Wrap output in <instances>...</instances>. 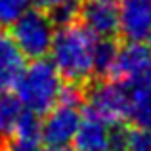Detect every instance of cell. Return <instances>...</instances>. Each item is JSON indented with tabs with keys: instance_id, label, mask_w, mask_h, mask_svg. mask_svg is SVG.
Returning <instances> with one entry per match:
<instances>
[{
	"instance_id": "8992f818",
	"label": "cell",
	"mask_w": 151,
	"mask_h": 151,
	"mask_svg": "<svg viewBox=\"0 0 151 151\" xmlns=\"http://www.w3.org/2000/svg\"><path fill=\"white\" fill-rule=\"evenodd\" d=\"M81 105L58 101L40 119V140L46 145H69L81 122Z\"/></svg>"
},
{
	"instance_id": "e0dca14e",
	"label": "cell",
	"mask_w": 151,
	"mask_h": 151,
	"mask_svg": "<svg viewBox=\"0 0 151 151\" xmlns=\"http://www.w3.org/2000/svg\"><path fill=\"white\" fill-rule=\"evenodd\" d=\"M6 151H44L40 140H25V138H12L6 145Z\"/></svg>"
},
{
	"instance_id": "2e32d148",
	"label": "cell",
	"mask_w": 151,
	"mask_h": 151,
	"mask_svg": "<svg viewBox=\"0 0 151 151\" xmlns=\"http://www.w3.org/2000/svg\"><path fill=\"white\" fill-rule=\"evenodd\" d=\"M48 15L52 17L54 25H59V27L78 21V0H65L58 8L48 12Z\"/></svg>"
},
{
	"instance_id": "6da1fadb",
	"label": "cell",
	"mask_w": 151,
	"mask_h": 151,
	"mask_svg": "<svg viewBox=\"0 0 151 151\" xmlns=\"http://www.w3.org/2000/svg\"><path fill=\"white\" fill-rule=\"evenodd\" d=\"M98 38L78 21L55 29L50 61L63 81L81 84L94 75V48Z\"/></svg>"
},
{
	"instance_id": "30bf717a",
	"label": "cell",
	"mask_w": 151,
	"mask_h": 151,
	"mask_svg": "<svg viewBox=\"0 0 151 151\" xmlns=\"http://www.w3.org/2000/svg\"><path fill=\"white\" fill-rule=\"evenodd\" d=\"M25 67V55L17 48L14 38L0 31V90L14 86Z\"/></svg>"
},
{
	"instance_id": "d6986e66",
	"label": "cell",
	"mask_w": 151,
	"mask_h": 151,
	"mask_svg": "<svg viewBox=\"0 0 151 151\" xmlns=\"http://www.w3.org/2000/svg\"><path fill=\"white\" fill-rule=\"evenodd\" d=\"M44 151H73L69 145H48Z\"/></svg>"
},
{
	"instance_id": "5bb4252c",
	"label": "cell",
	"mask_w": 151,
	"mask_h": 151,
	"mask_svg": "<svg viewBox=\"0 0 151 151\" xmlns=\"http://www.w3.org/2000/svg\"><path fill=\"white\" fill-rule=\"evenodd\" d=\"M33 0H0V29L12 27L27 10H31Z\"/></svg>"
},
{
	"instance_id": "ba28073f",
	"label": "cell",
	"mask_w": 151,
	"mask_h": 151,
	"mask_svg": "<svg viewBox=\"0 0 151 151\" xmlns=\"http://www.w3.org/2000/svg\"><path fill=\"white\" fill-rule=\"evenodd\" d=\"M119 33L126 42L151 38V0H119Z\"/></svg>"
},
{
	"instance_id": "7a4b0ae2",
	"label": "cell",
	"mask_w": 151,
	"mask_h": 151,
	"mask_svg": "<svg viewBox=\"0 0 151 151\" xmlns=\"http://www.w3.org/2000/svg\"><path fill=\"white\" fill-rule=\"evenodd\" d=\"M63 84L65 82L52 61H46L44 58L33 59L14 82V94L27 111L44 115L58 103Z\"/></svg>"
},
{
	"instance_id": "9c48e42d",
	"label": "cell",
	"mask_w": 151,
	"mask_h": 151,
	"mask_svg": "<svg viewBox=\"0 0 151 151\" xmlns=\"http://www.w3.org/2000/svg\"><path fill=\"white\" fill-rule=\"evenodd\" d=\"M113 124L88 111L71 140L73 151H113Z\"/></svg>"
},
{
	"instance_id": "9a60e30c",
	"label": "cell",
	"mask_w": 151,
	"mask_h": 151,
	"mask_svg": "<svg viewBox=\"0 0 151 151\" xmlns=\"http://www.w3.org/2000/svg\"><path fill=\"white\" fill-rule=\"evenodd\" d=\"M14 136L15 138H25V140H40V115L25 109L23 115L19 117V122L15 126Z\"/></svg>"
},
{
	"instance_id": "277c9868",
	"label": "cell",
	"mask_w": 151,
	"mask_h": 151,
	"mask_svg": "<svg viewBox=\"0 0 151 151\" xmlns=\"http://www.w3.org/2000/svg\"><path fill=\"white\" fill-rule=\"evenodd\" d=\"M109 75L126 88L151 82V46L147 42H126L117 50Z\"/></svg>"
},
{
	"instance_id": "3957f363",
	"label": "cell",
	"mask_w": 151,
	"mask_h": 151,
	"mask_svg": "<svg viewBox=\"0 0 151 151\" xmlns=\"http://www.w3.org/2000/svg\"><path fill=\"white\" fill-rule=\"evenodd\" d=\"M54 35L55 25L52 17L38 8H31L12 25L10 37L14 38V42L25 58L42 59L50 54Z\"/></svg>"
},
{
	"instance_id": "52a82bcc",
	"label": "cell",
	"mask_w": 151,
	"mask_h": 151,
	"mask_svg": "<svg viewBox=\"0 0 151 151\" xmlns=\"http://www.w3.org/2000/svg\"><path fill=\"white\" fill-rule=\"evenodd\" d=\"M78 21L96 38L119 33V0H78Z\"/></svg>"
},
{
	"instance_id": "7c38bea8",
	"label": "cell",
	"mask_w": 151,
	"mask_h": 151,
	"mask_svg": "<svg viewBox=\"0 0 151 151\" xmlns=\"http://www.w3.org/2000/svg\"><path fill=\"white\" fill-rule=\"evenodd\" d=\"M25 107L17 100L14 92L0 90V142L10 140L15 132V126L19 122V117L23 115Z\"/></svg>"
},
{
	"instance_id": "4fadbf2b",
	"label": "cell",
	"mask_w": 151,
	"mask_h": 151,
	"mask_svg": "<svg viewBox=\"0 0 151 151\" xmlns=\"http://www.w3.org/2000/svg\"><path fill=\"white\" fill-rule=\"evenodd\" d=\"M117 44L111 38H98L94 48V73L109 75L117 58Z\"/></svg>"
},
{
	"instance_id": "ac0fdd59",
	"label": "cell",
	"mask_w": 151,
	"mask_h": 151,
	"mask_svg": "<svg viewBox=\"0 0 151 151\" xmlns=\"http://www.w3.org/2000/svg\"><path fill=\"white\" fill-rule=\"evenodd\" d=\"M33 2L37 4L38 10H42V12H46V14H48V12H52L54 8H58L59 4H63L65 0H33Z\"/></svg>"
},
{
	"instance_id": "8fae6325",
	"label": "cell",
	"mask_w": 151,
	"mask_h": 151,
	"mask_svg": "<svg viewBox=\"0 0 151 151\" xmlns=\"http://www.w3.org/2000/svg\"><path fill=\"white\" fill-rule=\"evenodd\" d=\"M126 119L138 128L151 130V82L128 88V115Z\"/></svg>"
},
{
	"instance_id": "5b68a950",
	"label": "cell",
	"mask_w": 151,
	"mask_h": 151,
	"mask_svg": "<svg viewBox=\"0 0 151 151\" xmlns=\"http://www.w3.org/2000/svg\"><path fill=\"white\" fill-rule=\"evenodd\" d=\"M88 111L117 126L126 121L128 115V88L119 81L96 82L86 94Z\"/></svg>"
}]
</instances>
